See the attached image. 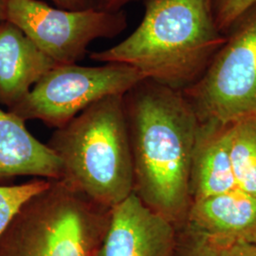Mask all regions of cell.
Returning a JSON list of instances; mask_svg holds the SVG:
<instances>
[{
    "instance_id": "obj_14",
    "label": "cell",
    "mask_w": 256,
    "mask_h": 256,
    "mask_svg": "<svg viewBox=\"0 0 256 256\" xmlns=\"http://www.w3.org/2000/svg\"><path fill=\"white\" fill-rule=\"evenodd\" d=\"M172 256H256V243L212 238L183 225Z\"/></svg>"
},
{
    "instance_id": "obj_16",
    "label": "cell",
    "mask_w": 256,
    "mask_h": 256,
    "mask_svg": "<svg viewBox=\"0 0 256 256\" xmlns=\"http://www.w3.org/2000/svg\"><path fill=\"white\" fill-rule=\"evenodd\" d=\"M216 26L226 36L246 12L256 6V0H210Z\"/></svg>"
},
{
    "instance_id": "obj_3",
    "label": "cell",
    "mask_w": 256,
    "mask_h": 256,
    "mask_svg": "<svg viewBox=\"0 0 256 256\" xmlns=\"http://www.w3.org/2000/svg\"><path fill=\"white\" fill-rule=\"evenodd\" d=\"M122 96L95 102L56 128L46 144L61 164L60 180L110 209L133 192Z\"/></svg>"
},
{
    "instance_id": "obj_15",
    "label": "cell",
    "mask_w": 256,
    "mask_h": 256,
    "mask_svg": "<svg viewBox=\"0 0 256 256\" xmlns=\"http://www.w3.org/2000/svg\"><path fill=\"white\" fill-rule=\"evenodd\" d=\"M50 180L32 178L16 185L0 184V236L20 207L34 194L45 189Z\"/></svg>"
},
{
    "instance_id": "obj_1",
    "label": "cell",
    "mask_w": 256,
    "mask_h": 256,
    "mask_svg": "<svg viewBox=\"0 0 256 256\" xmlns=\"http://www.w3.org/2000/svg\"><path fill=\"white\" fill-rule=\"evenodd\" d=\"M133 192L176 228L191 205V167L200 128L182 92L144 79L122 96Z\"/></svg>"
},
{
    "instance_id": "obj_10",
    "label": "cell",
    "mask_w": 256,
    "mask_h": 256,
    "mask_svg": "<svg viewBox=\"0 0 256 256\" xmlns=\"http://www.w3.org/2000/svg\"><path fill=\"white\" fill-rule=\"evenodd\" d=\"M55 66L18 27L0 20V104H18Z\"/></svg>"
},
{
    "instance_id": "obj_7",
    "label": "cell",
    "mask_w": 256,
    "mask_h": 256,
    "mask_svg": "<svg viewBox=\"0 0 256 256\" xmlns=\"http://www.w3.org/2000/svg\"><path fill=\"white\" fill-rule=\"evenodd\" d=\"M5 19L56 64L82 61L93 41L118 36L128 27L124 10L61 9L41 0H6Z\"/></svg>"
},
{
    "instance_id": "obj_2",
    "label": "cell",
    "mask_w": 256,
    "mask_h": 256,
    "mask_svg": "<svg viewBox=\"0 0 256 256\" xmlns=\"http://www.w3.org/2000/svg\"><path fill=\"white\" fill-rule=\"evenodd\" d=\"M135 30L90 58L137 68L146 79L182 92L196 82L226 40L210 0H146Z\"/></svg>"
},
{
    "instance_id": "obj_19",
    "label": "cell",
    "mask_w": 256,
    "mask_h": 256,
    "mask_svg": "<svg viewBox=\"0 0 256 256\" xmlns=\"http://www.w3.org/2000/svg\"><path fill=\"white\" fill-rule=\"evenodd\" d=\"M5 4L6 0H0V20L5 19Z\"/></svg>"
},
{
    "instance_id": "obj_4",
    "label": "cell",
    "mask_w": 256,
    "mask_h": 256,
    "mask_svg": "<svg viewBox=\"0 0 256 256\" xmlns=\"http://www.w3.org/2000/svg\"><path fill=\"white\" fill-rule=\"evenodd\" d=\"M111 209L61 180L25 202L0 236V256H96Z\"/></svg>"
},
{
    "instance_id": "obj_5",
    "label": "cell",
    "mask_w": 256,
    "mask_h": 256,
    "mask_svg": "<svg viewBox=\"0 0 256 256\" xmlns=\"http://www.w3.org/2000/svg\"><path fill=\"white\" fill-rule=\"evenodd\" d=\"M202 122L256 118V6L226 34L202 77L182 90Z\"/></svg>"
},
{
    "instance_id": "obj_17",
    "label": "cell",
    "mask_w": 256,
    "mask_h": 256,
    "mask_svg": "<svg viewBox=\"0 0 256 256\" xmlns=\"http://www.w3.org/2000/svg\"><path fill=\"white\" fill-rule=\"evenodd\" d=\"M90 8L99 10H108L117 12L124 10V8L131 3L135 2H144L146 0H88Z\"/></svg>"
},
{
    "instance_id": "obj_12",
    "label": "cell",
    "mask_w": 256,
    "mask_h": 256,
    "mask_svg": "<svg viewBox=\"0 0 256 256\" xmlns=\"http://www.w3.org/2000/svg\"><path fill=\"white\" fill-rule=\"evenodd\" d=\"M236 188L238 186L230 156L228 126L202 122L192 154L190 180L192 202Z\"/></svg>"
},
{
    "instance_id": "obj_13",
    "label": "cell",
    "mask_w": 256,
    "mask_h": 256,
    "mask_svg": "<svg viewBox=\"0 0 256 256\" xmlns=\"http://www.w3.org/2000/svg\"><path fill=\"white\" fill-rule=\"evenodd\" d=\"M230 156L236 186L256 196V118L228 124Z\"/></svg>"
},
{
    "instance_id": "obj_6",
    "label": "cell",
    "mask_w": 256,
    "mask_h": 256,
    "mask_svg": "<svg viewBox=\"0 0 256 256\" xmlns=\"http://www.w3.org/2000/svg\"><path fill=\"white\" fill-rule=\"evenodd\" d=\"M144 79L137 68L120 63L56 64L9 111L25 122L37 120L56 129L97 102L124 95Z\"/></svg>"
},
{
    "instance_id": "obj_8",
    "label": "cell",
    "mask_w": 256,
    "mask_h": 256,
    "mask_svg": "<svg viewBox=\"0 0 256 256\" xmlns=\"http://www.w3.org/2000/svg\"><path fill=\"white\" fill-rule=\"evenodd\" d=\"M178 228L132 192L111 208L110 225L96 256H172Z\"/></svg>"
},
{
    "instance_id": "obj_18",
    "label": "cell",
    "mask_w": 256,
    "mask_h": 256,
    "mask_svg": "<svg viewBox=\"0 0 256 256\" xmlns=\"http://www.w3.org/2000/svg\"><path fill=\"white\" fill-rule=\"evenodd\" d=\"M55 7L66 10H84L90 8L88 0H48Z\"/></svg>"
},
{
    "instance_id": "obj_11",
    "label": "cell",
    "mask_w": 256,
    "mask_h": 256,
    "mask_svg": "<svg viewBox=\"0 0 256 256\" xmlns=\"http://www.w3.org/2000/svg\"><path fill=\"white\" fill-rule=\"evenodd\" d=\"M18 176L57 180L61 164L48 144L28 130L24 120L0 108V184Z\"/></svg>"
},
{
    "instance_id": "obj_9",
    "label": "cell",
    "mask_w": 256,
    "mask_h": 256,
    "mask_svg": "<svg viewBox=\"0 0 256 256\" xmlns=\"http://www.w3.org/2000/svg\"><path fill=\"white\" fill-rule=\"evenodd\" d=\"M183 225L212 238L256 243V196L236 188L194 200Z\"/></svg>"
}]
</instances>
